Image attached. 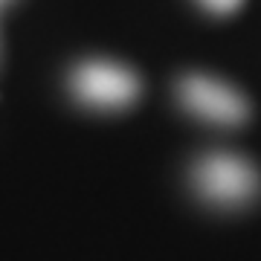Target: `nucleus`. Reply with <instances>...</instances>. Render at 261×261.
Returning <instances> with one entry per match:
<instances>
[{"instance_id":"obj_1","label":"nucleus","mask_w":261,"mask_h":261,"mask_svg":"<svg viewBox=\"0 0 261 261\" xmlns=\"http://www.w3.org/2000/svg\"><path fill=\"white\" fill-rule=\"evenodd\" d=\"M197 195L218 206H244L258 195V168L241 154H206L192 171Z\"/></svg>"},{"instance_id":"obj_2","label":"nucleus","mask_w":261,"mask_h":261,"mask_svg":"<svg viewBox=\"0 0 261 261\" xmlns=\"http://www.w3.org/2000/svg\"><path fill=\"white\" fill-rule=\"evenodd\" d=\"M177 96L189 113L215 125H241L250 116V102L241 90L212 75H186L177 87Z\"/></svg>"},{"instance_id":"obj_3","label":"nucleus","mask_w":261,"mask_h":261,"mask_svg":"<svg viewBox=\"0 0 261 261\" xmlns=\"http://www.w3.org/2000/svg\"><path fill=\"white\" fill-rule=\"evenodd\" d=\"M73 90L96 108H125L140 96V79L116 61H87L73 73Z\"/></svg>"},{"instance_id":"obj_4","label":"nucleus","mask_w":261,"mask_h":261,"mask_svg":"<svg viewBox=\"0 0 261 261\" xmlns=\"http://www.w3.org/2000/svg\"><path fill=\"white\" fill-rule=\"evenodd\" d=\"M206 9L218 12V15H229V12H235L238 6H241L244 0H200Z\"/></svg>"}]
</instances>
